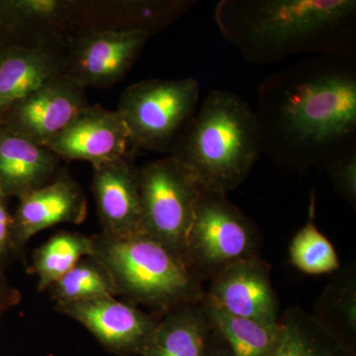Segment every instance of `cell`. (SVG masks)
Here are the masks:
<instances>
[{
    "mask_svg": "<svg viewBox=\"0 0 356 356\" xmlns=\"http://www.w3.org/2000/svg\"><path fill=\"white\" fill-rule=\"evenodd\" d=\"M344 60L322 55L264 81L255 113L262 152L300 170L353 153L356 74Z\"/></svg>",
    "mask_w": 356,
    "mask_h": 356,
    "instance_id": "6da1fadb",
    "label": "cell"
},
{
    "mask_svg": "<svg viewBox=\"0 0 356 356\" xmlns=\"http://www.w3.org/2000/svg\"><path fill=\"white\" fill-rule=\"evenodd\" d=\"M355 18L353 0H224L215 9L225 38L257 64L302 51L343 54L353 44Z\"/></svg>",
    "mask_w": 356,
    "mask_h": 356,
    "instance_id": "7a4b0ae2",
    "label": "cell"
},
{
    "mask_svg": "<svg viewBox=\"0 0 356 356\" xmlns=\"http://www.w3.org/2000/svg\"><path fill=\"white\" fill-rule=\"evenodd\" d=\"M262 153L257 115L235 93L213 90L172 154L206 191L228 194L247 179Z\"/></svg>",
    "mask_w": 356,
    "mask_h": 356,
    "instance_id": "3957f363",
    "label": "cell"
},
{
    "mask_svg": "<svg viewBox=\"0 0 356 356\" xmlns=\"http://www.w3.org/2000/svg\"><path fill=\"white\" fill-rule=\"evenodd\" d=\"M92 240L91 257L106 267L124 301L147 307L159 318L202 301L204 281L184 255L146 234L121 238L98 234Z\"/></svg>",
    "mask_w": 356,
    "mask_h": 356,
    "instance_id": "277c9868",
    "label": "cell"
},
{
    "mask_svg": "<svg viewBox=\"0 0 356 356\" xmlns=\"http://www.w3.org/2000/svg\"><path fill=\"white\" fill-rule=\"evenodd\" d=\"M195 79H147L124 89L117 111L125 122L130 147L173 152L197 112Z\"/></svg>",
    "mask_w": 356,
    "mask_h": 356,
    "instance_id": "5b68a950",
    "label": "cell"
},
{
    "mask_svg": "<svg viewBox=\"0 0 356 356\" xmlns=\"http://www.w3.org/2000/svg\"><path fill=\"white\" fill-rule=\"evenodd\" d=\"M259 228L226 194L201 189L185 257L205 282L236 262L259 257Z\"/></svg>",
    "mask_w": 356,
    "mask_h": 356,
    "instance_id": "8992f818",
    "label": "cell"
},
{
    "mask_svg": "<svg viewBox=\"0 0 356 356\" xmlns=\"http://www.w3.org/2000/svg\"><path fill=\"white\" fill-rule=\"evenodd\" d=\"M201 189L193 172L173 154L140 168L144 234L186 259L187 235Z\"/></svg>",
    "mask_w": 356,
    "mask_h": 356,
    "instance_id": "52a82bcc",
    "label": "cell"
},
{
    "mask_svg": "<svg viewBox=\"0 0 356 356\" xmlns=\"http://www.w3.org/2000/svg\"><path fill=\"white\" fill-rule=\"evenodd\" d=\"M152 37L140 30H86L70 44L62 74L84 88H105L122 81Z\"/></svg>",
    "mask_w": 356,
    "mask_h": 356,
    "instance_id": "ba28073f",
    "label": "cell"
},
{
    "mask_svg": "<svg viewBox=\"0 0 356 356\" xmlns=\"http://www.w3.org/2000/svg\"><path fill=\"white\" fill-rule=\"evenodd\" d=\"M56 309L83 325L104 350L117 356L142 355L159 320L113 296L72 302Z\"/></svg>",
    "mask_w": 356,
    "mask_h": 356,
    "instance_id": "9c48e42d",
    "label": "cell"
},
{
    "mask_svg": "<svg viewBox=\"0 0 356 356\" xmlns=\"http://www.w3.org/2000/svg\"><path fill=\"white\" fill-rule=\"evenodd\" d=\"M84 90L70 77L57 74L16 102L0 125L44 147L88 106Z\"/></svg>",
    "mask_w": 356,
    "mask_h": 356,
    "instance_id": "30bf717a",
    "label": "cell"
},
{
    "mask_svg": "<svg viewBox=\"0 0 356 356\" xmlns=\"http://www.w3.org/2000/svg\"><path fill=\"white\" fill-rule=\"evenodd\" d=\"M204 293L203 301L236 317L276 324L277 295L271 282V266L261 257L231 264L220 271Z\"/></svg>",
    "mask_w": 356,
    "mask_h": 356,
    "instance_id": "8fae6325",
    "label": "cell"
},
{
    "mask_svg": "<svg viewBox=\"0 0 356 356\" xmlns=\"http://www.w3.org/2000/svg\"><path fill=\"white\" fill-rule=\"evenodd\" d=\"M44 147L58 159L88 161L95 166L128 156L130 135L117 110L88 105Z\"/></svg>",
    "mask_w": 356,
    "mask_h": 356,
    "instance_id": "7c38bea8",
    "label": "cell"
},
{
    "mask_svg": "<svg viewBox=\"0 0 356 356\" xmlns=\"http://www.w3.org/2000/svg\"><path fill=\"white\" fill-rule=\"evenodd\" d=\"M13 215V245L19 257L30 238L39 232L63 222L81 224L88 202L81 185L67 172L57 175L48 184L18 199Z\"/></svg>",
    "mask_w": 356,
    "mask_h": 356,
    "instance_id": "4fadbf2b",
    "label": "cell"
},
{
    "mask_svg": "<svg viewBox=\"0 0 356 356\" xmlns=\"http://www.w3.org/2000/svg\"><path fill=\"white\" fill-rule=\"evenodd\" d=\"M92 192L103 235L121 238L144 234L140 168L128 156L93 166Z\"/></svg>",
    "mask_w": 356,
    "mask_h": 356,
    "instance_id": "5bb4252c",
    "label": "cell"
},
{
    "mask_svg": "<svg viewBox=\"0 0 356 356\" xmlns=\"http://www.w3.org/2000/svg\"><path fill=\"white\" fill-rule=\"evenodd\" d=\"M58 158L0 125V193L19 199L57 177Z\"/></svg>",
    "mask_w": 356,
    "mask_h": 356,
    "instance_id": "9a60e30c",
    "label": "cell"
},
{
    "mask_svg": "<svg viewBox=\"0 0 356 356\" xmlns=\"http://www.w3.org/2000/svg\"><path fill=\"white\" fill-rule=\"evenodd\" d=\"M63 60L43 44H7L0 55V123L9 109L57 74Z\"/></svg>",
    "mask_w": 356,
    "mask_h": 356,
    "instance_id": "2e32d148",
    "label": "cell"
},
{
    "mask_svg": "<svg viewBox=\"0 0 356 356\" xmlns=\"http://www.w3.org/2000/svg\"><path fill=\"white\" fill-rule=\"evenodd\" d=\"M212 331L202 301L181 307L159 318L140 356H207Z\"/></svg>",
    "mask_w": 356,
    "mask_h": 356,
    "instance_id": "e0dca14e",
    "label": "cell"
},
{
    "mask_svg": "<svg viewBox=\"0 0 356 356\" xmlns=\"http://www.w3.org/2000/svg\"><path fill=\"white\" fill-rule=\"evenodd\" d=\"M280 336L271 356H356L355 350L300 307L288 309L280 318Z\"/></svg>",
    "mask_w": 356,
    "mask_h": 356,
    "instance_id": "ac0fdd59",
    "label": "cell"
},
{
    "mask_svg": "<svg viewBox=\"0 0 356 356\" xmlns=\"http://www.w3.org/2000/svg\"><path fill=\"white\" fill-rule=\"evenodd\" d=\"M314 317L346 346L356 350V269L341 267L316 301Z\"/></svg>",
    "mask_w": 356,
    "mask_h": 356,
    "instance_id": "d6986e66",
    "label": "cell"
},
{
    "mask_svg": "<svg viewBox=\"0 0 356 356\" xmlns=\"http://www.w3.org/2000/svg\"><path fill=\"white\" fill-rule=\"evenodd\" d=\"M211 327L228 346L234 356H271L280 336V321L264 324L236 317L202 300Z\"/></svg>",
    "mask_w": 356,
    "mask_h": 356,
    "instance_id": "ffe728a7",
    "label": "cell"
},
{
    "mask_svg": "<svg viewBox=\"0 0 356 356\" xmlns=\"http://www.w3.org/2000/svg\"><path fill=\"white\" fill-rule=\"evenodd\" d=\"M93 252L92 236L77 232H58L33 254V271L38 291L44 292L69 273L83 257Z\"/></svg>",
    "mask_w": 356,
    "mask_h": 356,
    "instance_id": "44dd1931",
    "label": "cell"
},
{
    "mask_svg": "<svg viewBox=\"0 0 356 356\" xmlns=\"http://www.w3.org/2000/svg\"><path fill=\"white\" fill-rule=\"evenodd\" d=\"M48 291L55 306L99 297H117L109 271L93 257L81 259L69 273L51 285Z\"/></svg>",
    "mask_w": 356,
    "mask_h": 356,
    "instance_id": "7402d4cb",
    "label": "cell"
},
{
    "mask_svg": "<svg viewBox=\"0 0 356 356\" xmlns=\"http://www.w3.org/2000/svg\"><path fill=\"white\" fill-rule=\"evenodd\" d=\"M313 212L305 226L297 232L289 247L292 266L309 275L336 273L341 268L334 245L316 227Z\"/></svg>",
    "mask_w": 356,
    "mask_h": 356,
    "instance_id": "603a6c76",
    "label": "cell"
},
{
    "mask_svg": "<svg viewBox=\"0 0 356 356\" xmlns=\"http://www.w3.org/2000/svg\"><path fill=\"white\" fill-rule=\"evenodd\" d=\"M18 28L53 27L72 19L74 2L64 0H7Z\"/></svg>",
    "mask_w": 356,
    "mask_h": 356,
    "instance_id": "cb8c5ba5",
    "label": "cell"
},
{
    "mask_svg": "<svg viewBox=\"0 0 356 356\" xmlns=\"http://www.w3.org/2000/svg\"><path fill=\"white\" fill-rule=\"evenodd\" d=\"M334 191L343 196L355 209L356 205V154L341 156L327 166Z\"/></svg>",
    "mask_w": 356,
    "mask_h": 356,
    "instance_id": "d4e9b609",
    "label": "cell"
},
{
    "mask_svg": "<svg viewBox=\"0 0 356 356\" xmlns=\"http://www.w3.org/2000/svg\"><path fill=\"white\" fill-rule=\"evenodd\" d=\"M7 199L0 193V269L6 270L15 257L13 245V215L9 213Z\"/></svg>",
    "mask_w": 356,
    "mask_h": 356,
    "instance_id": "484cf974",
    "label": "cell"
},
{
    "mask_svg": "<svg viewBox=\"0 0 356 356\" xmlns=\"http://www.w3.org/2000/svg\"><path fill=\"white\" fill-rule=\"evenodd\" d=\"M20 300V292L9 283L4 270L0 269V318L7 311L17 305Z\"/></svg>",
    "mask_w": 356,
    "mask_h": 356,
    "instance_id": "4316f807",
    "label": "cell"
},
{
    "mask_svg": "<svg viewBox=\"0 0 356 356\" xmlns=\"http://www.w3.org/2000/svg\"><path fill=\"white\" fill-rule=\"evenodd\" d=\"M18 29L19 28L9 9L7 0H0V38L7 39Z\"/></svg>",
    "mask_w": 356,
    "mask_h": 356,
    "instance_id": "83f0119b",
    "label": "cell"
},
{
    "mask_svg": "<svg viewBox=\"0 0 356 356\" xmlns=\"http://www.w3.org/2000/svg\"><path fill=\"white\" fill-rule=\"evenodd\" d=\"M213 330V329H212ZM207 356H234L228 346L225 343L221 337L216 332L212 331L209 346H208Z\"/></svg>",
    "mask_w": 356,
    "mask_h": 356,
    "instance_id": "f1b7e54d",
    "label": "cell"
},
{
    "mask_svg": "<svg viewBox=\"0 0 356 356\" xmlns=\"http://www.w3.org/2000/svg\"><path fill=\"white\" fill-rule=\"evenodd\" d=\"M8 44V42H7V39L0 38V55H1L2 51L4 50V48Z\"/></svg>",
    "mask_w": 356,
    "mask_h": 356,
    "instance_id": "f546056e",
    "label": "cell"
}]
</instances>
